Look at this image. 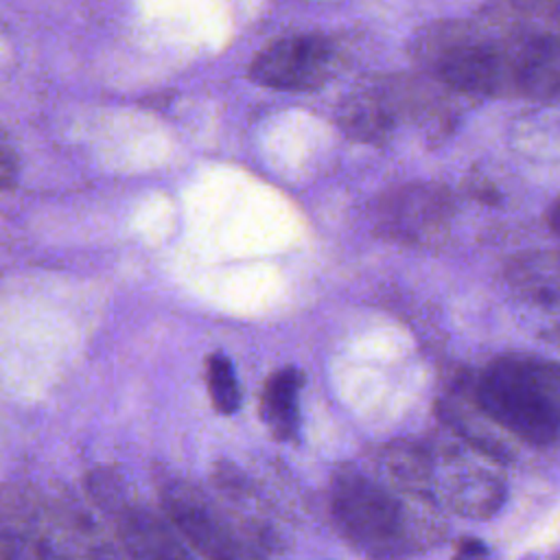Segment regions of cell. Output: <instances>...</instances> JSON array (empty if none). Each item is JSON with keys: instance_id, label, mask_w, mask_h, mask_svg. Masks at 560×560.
Returning a JSON list of instances; mask_svg holds the SVG:
<instances>
[{"instance_id": "obj_1", "label": "cell", "mask_w": 560, "mask_h": 560, "mask_svg": "<svg viewBox=\"0 0 560 560\" xmlns=\"http://www.w3.org/2000/svg\"><path fill=\"white\" fill-rule=\"evenodd\" d=\"M422 63L446 85L497 98H558L560 39L538 31L486 35L472 24H438L418 37Z\"/></svg>"}, {"instance_id": "obj_2", "label": "cell", "mask_w": 560, "mask_h": 560, "mask_svg": "<svg viewBox=\"0 0 560 560\" xmlns=\"http://www.w3.org/2000/svg\"><path fill=\"white\" fill-rule=\"evenodd\" d=\"M330 512L339 534L368 560H409L446 536L433 494H398L357 470L332 477Z\"/></svg>"}, {"instance_id": "obj_3", "label": "cell", "mask_w": 560, "mask_h": 560, "mask_svg": "<svg viewBox=\"0 0 560 560\" xmlns=\"http://www.w3.org/2000/svg\"><path fill=\"white\" fill-rule=\"evenodd\" d=\"M486 418L532 446H560V361L510 352L492 359L472 383Z\"/></svg>"}, {"instance_id": "obj_4", "label": "cell", "mask_w": 560, "mask_h": 560, "mask_svg": "<svg viewBox=\"0 0 560 560\" xmlns=\"http://www.w3.org/2000/svg\"><path fill=\"white\" fill-rule=\"evenodd\" d=\"M162 508L171 525L206 560H265L190 483H164Z\"/></svg>"}, {"instance_id": "obj_5", "label": "cell", "mask_w": 560, "mask_h": 560, "mask_svg": "<svg viewBox=\"0 0 560 560\" xmlns=\"http://www.w3.org/2000/svg\"><path fill=\"white\" fill-rule=\"evenodd\" d=\"M335 46L322 35H289L269 44L252 63L256 83L276 90H315L335 70Z\"/></svg>"}, {"instance_id": "obj_6", "label": "cell", "mask_w": 560, "mask_h": 560, "mask_svg": "<svg viewBox=\"0 0 560 560\" xmlns=\"http://www.w3.org/2000/svg\"><path fill=\"white\" fill-rule=\"evenodd\" d=\"M453 217V197L438 184H409L383 197L378 228L396 241H438Z\"/></svg>"}, {"instance_id": "obj_7", "label": "cell", "mask_w": 560, "mask_h": 560, "mask_svg": "<svg viewBox=\"0 0 560 560\" xmlns=\"http://www.w3.org/2000/svg\"><path fill=\"white\" fill-rule=\"evenodd\" d=\"M116 527L129 560H195L173 529L151 510L125 505L116 512Z\"/></svg>"}, {"instance_id": "obj_8", "label": "cell", "mask_w": 560, "mask_h": 560, "mask_svg": "<svg viewBox=\"0 0 560 560\" xmlns=\"http://www.w3.org/2000/svg\"><path fill=\"white\" fill-rule=\"evenodd\" d=\"M446 508L464 518L486 521L501 512L508 501L505 481L481 466H462L442 483Z\"/></svg>"}, {"instance_id": "obj_9", "label": "cell", "mask_w": 560, "mask_h": 560, "mask_svg": "<svg viewBox=\"0 0 560 560\" xmlns=\"http://www.w3.org/2000/svg\"><path fill=\"white\" fill-rule=\"evenodd\" d=\"M435 413L455 435L466 440L483 457L497 464H510L514 459V451L510 448V444L503 442L501 435L486 424L488 418L475 402L472 385H470V407L464 405V392H455L435 402Z\"/></svg>"}, {"instance_id": "obj_10", "label": "cell", "mask_w": 560, "mask_h": 560, "mask_svg": "<svg viewBox=\"0 0 560 560\" xmlns=\"http://www.w3.org/2000/svg\"><path fill=\"white\" fill-rule=\"evenodd\" d=\"M304 374L282 368L269 376L260 396V418L278 440H293L300 431V389Z\"/></svg>"}, {"instance_id": "obj_11", "label": "cell", "mask_w": 560, "mask_h": 560, "mask_svg": "<svg viewBox=\"0 0 560 560\" xmlns=\"http://www.w3.org/2000/svg\"><path fill=\"white\" fill-rule=\"evenodd\" d=\"M381 468L389 486L400 494H433L435 462L418 442H394L381 455Z\"/></svg>"}, {"instance_id": "obj_12", "label": "cell", "mask_w": 560, "mask_h": 560, "mask_svg": "<svg viewBox=\"0 0 560 560\" xmlns=\"http://www.w3.org/2000/svg\"><path fill=\"white\" fill-rule=\"evenodd\" d=\"M396 112V103L387 90L361 92L341 105L339 125L357 140L378 142L394 129Z\"/></svg>"}, {"instance_id": "obj_13", "label": "cell", "mask_w": 560, "mask_h": 560, "mask_svg": "<svg viewBox=\"0 0 560 560\" xmlns=\"http://www.w3.org/2000/svg\"><path fill=\"white\" fill-rule=\"evenodd\" d=\"M109 549L81 521L42 532L33 545L35 560H109Z\"/></svg>"}, {"instance_id": "obj_14", "label": "cell", "mask_w": 560, "mask_h": 560, "mask_svg": "<svg viewBox=\"0 0 560 560\" xmlns=\"http://www.w3.org/2000/svg\"><path fill=\"white\" fill-rule=\"evenodd\" d=\"M206 383L214 409L221 413H234L241 405V389L232 361L223 352H212L206 361Z\"/></svg>"}, {"instance_id": "obj_15", "label": "cell", "mask_w": 560, "mask_h": 560, "mask_svg": "<svg viewBox=\"0 0 560 560\" xmlns=\"http://www.w3.org/2000/svg\"><path fill=\"white\" fill-rule=\"evenodd\" d=\"M451 560H499L497 551L475 536H462L455 545V553Z\"/></svg>"}, {"instance_id": "obj_16", "label": "cell", "mask_w": 560, "mask_h": 560, "mask_svg": "<svg viewBox=\"0 0 560 560\" xmlns=\"http://www.w3.org/2000/svg\"><path fill=\"white\" fill-rule=\"evenodd\" d=\"M18 177V160L13 149L0 138V188L13 186Z\"/></svg>"}, {"instance_id": "obj_17", "label": "cell", "mask_w": 560, "mask_h": 560, "mask_svg": "<svg viewBox=\"0 0 560 560\" xmlns=\"http://www.w3.org/2000/svg\"><path fill=\"white\" fill-rule=\"evenodd\" d=\"M547 221H549V228H551L556 234H560V199L549 208Z\"/></svg>"}]
</instances>
